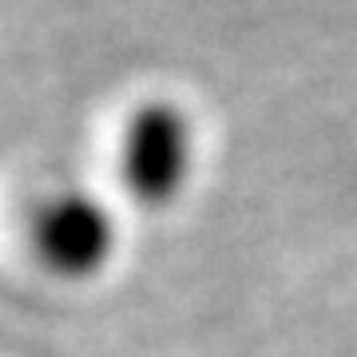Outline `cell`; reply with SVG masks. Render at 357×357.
<instances>
[{"instance_id":"obj_1","label":"cell","mask_w":357,"mask_h":357,"mask_svg":"<svg viewBox=\"0 0 357 357\" xmlns=\"http://www.w3.org/2000/svg\"><path fill=\"white\" fill-rule=\"evenodd\" d=\"M199 159V135L187 107L175 100H147L123 128L119 175L139 203L167 206L187 191Z\"/></svg>"},{"instance_id":"obj_2","label":"cell","mask_w":357,"mask_h":357,"mask_svg":"<svg viewBox=\"0 0 357 357\" xmlns=\"http://www.w3.org/2000/svg\"><path fill=\"white\" fill-rule=\"evenodd\" d=\"M32 250L56 278H96L119 250V227L103 199L56 191L32 215Z\"/></svg>"}]
</instances>
